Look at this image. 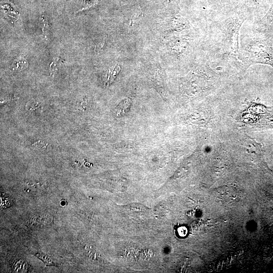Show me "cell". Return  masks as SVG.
<instances>
[{"label": "cell", "mask_w": 273, "mask_h": 273, "mask_svg": "<svg viewBox=\"0 0 273 273\" xmlns=\"http://www.w3.org/2000/svg\"><path fill=\"white\" fill-rule=\"evenodd\" d=\"M247 18L244 12H235L211 22L209 25V54L217 58L237 59L240 29Z\"/></svg>", "instance_id": "6da1fadb"}, {"label": "cell", "mask_w": 273, "mask_h": 273, "mask_svg": "<svg viewBox=\"0 0 273 273\" xmlns=\"http://www.w3.org/2000/svg\"><path fill=\"white\" fill-rule=\"evenodd\" d=\"M253 32L241 36L237 60L241 63V72L251 65L261 64L273 67V41L266 31L253 29Z\"/></svg>", "instance_id": "7a4b0ae2"}, {"label": "cell", "mask_w": 273, "mask_h": 273, "mask_svg": "<svg viewBox=\"0 0 273 273\" xmlns=\"http://www.w3.org/2000/svg\"><path fill=\"white\" fill-rule=\"evenodd\" d=\"M273 22V0L265 15L254 24V29L259 31H266Z\"/></svg>", "instance_id": "3957f363"}, {"label": "cell", "mask_w": 273, "mask_h": 273, "mask_svg": "<svg viewBox=\"0 0 273 273\" xmlns=\"http://www.w3.org/2000/svg\"><path fill=\"white\" fill-rule=\"evenodd\" d=\"M28 65L27 60L23 56H21L14 60L12 65L13 70L21 71L25 69Z\"/></svg>", "instance_id": "277c9868"}, {"label": "cell", "mask_w": 273, "mask_h": 273, "mask_svg": "<svg viewBox=\"0 0 273 273\" xmlns=\"http://www.w3.org/2000/svg\"><path fill=\"white\" fill-rule=\"evenodd\" d=\"M120 68L119 66H115V67L111 70H109L108 75V80L107 82L111 83L112 82L115 78L116 76V75L119 73L120 71Z\"/></svg>", "instance_id": "5b68a950"}, {"label": "cell", "mask_w": 273, "mask_h": 273, "mask_svg": "<svg viewBox=\"0 0 273 273\" xmlns=\"http://www.w3.org/2000/svg\"><path fill=\"white\" fill-rule=\"evenodd\" d=\"M41 25H42V30L43 33V34L47 36L49 30V25L47 19L43 18V16L41 18Z\"/></svg>", "instance_id": "8992f818"}, {"label": "cell", "mask_w": 273, "mask_h": 273, "mask_svg": "<svg viewBox=\"0 0 273 273\" xmlns=\"http://www.w3.org/2000/svg\"><path fill=\"white\" fill-rule=\"evenodd\" d=\"M96 0H85L83 8L78 10L77 12L87 10L96 5Z\"/></svg>", "instance_id": "52a82bcc"}, {"label": "cell", "mask_w": 273, "mask_h": 273, "mask_svg": "<svg viewBox=\"0 0 273 273\" xmlns=\"http://www.w3.org/2000/svg\"><path fill=\"white\" fill-rule=\"evenodd\" d=\"M38 257L43 260V261L48 265H52V261L47 256L42 255V254H38L36 255Z\"/></svg>", "instance_id": "ba28073f"}, {"label": "cell", "mask_w": 273, "mask_h": 273, "mask_svg": "<svg viewBox=\"0 0 273 273\" xmlns=\"http://www.w3.org/2000/svg\"><path fill=\"white\" fill-rule=\"evenodd\" d=\"M187 229L185 226H180L177 229L178 234L180 237H184L187 234Z\"/></svg>", "instance_id": "9c48e42d"}, {"label": "cell", "mask_w": 273, "mask_h": 273, "mask_svg": "<svg viewBox=\"0 0 273 273\" xmlns=\"http://www.w3.org/2000/svg\"><path fill=\"white\" fill-rule=\"evenodd\" d=\"M50 73L52 76L54 75L57 71L58 68L56 66V64L53 62L50 66Z\"/></svg>", "instance_id": "30bf717a"}, {"label": "cell", "mask_w": 273, "mask_h": 273, "mask_svg": "<svg viewBox=\"0 0 273 273\" xmlns=\"http://www.w3.org/2000/svg\"><path fill=\"white\" fill-rule=\"evenodd\" d=\"M47 144H44L43 142H41L40 141L36 142L33 144V146H36L39 148H46Z\"/></svg>", "instance_id": "8fae6325"}, {"label": "cell", "mask_w": 273, "mask_h": 273, "mask_svg": "<svg viewBox=\"0 0 273 273\" xmlns=\"http://www.w3.org/2000/svg\"><path fill=\"white\" fill-rule=\"evenodd\" d=\"M254 4L257 5L258 4V0H252Z\"/></svg>", "instance_id": "7c38bea8"}]
</instances>
